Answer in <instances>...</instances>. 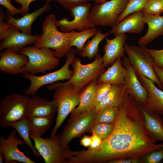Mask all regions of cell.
<instances>
[{"label":"cell","mask_w":163,"mask_h":163,"mask_svg":"<svg viewBox=\"0 0 163 163\" xmlns=\"http://www.w3.org/2000/svg\"><path fill=\"white\" fill-rule=\"evenodd\" d=\"M143 112L138 102L127 92L111 133L100 146L78 151L79 163H108L123 158L142 159L151 152L161 149L144 124Z\"/></svg>","instance_id":"obj_1"},{"label":"cell","mask_w":163,"mask_h":163,"mask_svg":"<svg viewBox=\"0 0 163 163\" xmlns=\"http://www.w3.org/2000/svg\"><path fill=\"white\" fill-rule=\"evenodd\" d=\"M56 18L53 14L48 15L42 26L43 34L35 42L34 46L38 48L46 47L54 50V56L61 58L71 50L72 40L77 34L75 30L63 32L59 30L56 25Z\"/></svg>","instance_id":"obj_2"},{"label":"cell","mask_w":163,"mask_h":163,"mask_svg":"<svg viewBox=\"0 0 163 163\" xmlns=\"http://www.w3.org/2000/svg\"><path fill=\"white\" fill-rule=\"evenodd\" d=\"M47 88L49 91H55L53 97L57 103V115L50 133L52 136L56 135L68 114L79 104L82 90H75L70 85H63L58 82L48 85Z\"/></svg>","instance_id":"obj_3"},{"label":"cell","mask_w":163,"mask_h":163,"mask_svg":"<svg viewBox=\"0 0 163 163\" xmlns=\"http://www.w3.org/2000/svg\"><path fill=\"white\" fill-rule=\"evenodd\" d=\"M30 98L24 94L11 93L0 103V126L7 128L29 117Z\"/></svg>","instance_id":"obj_4"},{"label":"cell","mask_w":163,"mask_h":163,"mask_svg":"<svg viewBox=\"0 0 163 163\" xmlns=\"http://www.w3.org/2000/svg\"><path fill=\"white\" fill-rule=\"evenodd\" d=\"M54 51L50 48H38L34 45L23 48L19 53L27 56L28 61L23 69L22 73L36 75L45 73L58 67L60 63L59 59L54 56Z\"/></svg>","instance_id":"obj_5"},{"label":"cell","mask_w":163,"mask_h":163,"mask_svg":"<svg viewBox=\"0 0 163 163\" xmlns=\"http://www.w3.org/2000/svg\"><path fill=\"white\" fill-rule=\"evenodd\" d=\"M73 73L71 78L63 85H70L74 90L81 91L88 83L97 79L106 70L103 64L102 56L98 54L91 62L82 63L80 59L75 58L72 62Z\"/></svg>","instance_id":"obj_6"},{"label":"cell","mask_w":163,"mask_h":163,"mask_svg":"<svg viewBox=\"0 0 163 163\" xmlns=\"http://www.w3.org/2000/svg\"><path fill=\"white\" fill-rule=\"evenodd\" d=\"M76 50L72 48L71 51L66 55L65 64L60 69L53 72L40 76L28 73L22 74L23 77L28 80L30 85L23 92V94L27 96H34L39 89L46 85H49L59 81L69 80L72 77L73 70H71L69 66L75 58Z\"/></svg>","instance_id":"obj_7"},{"label":"cell","mask_w":163,"mask_h":163,"mask_svg":"<svg viewBox=\"0 0 163 163\" xmlns=\"http://www.w3.org/2000/svg\"><path fill=\"white\" fill-rule=\"evenodd\" d=\"M34 146L46 163H66L72 155L69 146L62 145L60 135L44 139L40 136L29 135Z\"/></svg>","instance_id":"obj_8"},{"label":"cell","mask_w":163,"mask_h":163,"mask_svg":"<svg viewBox=\"0 0 163 163\" xmlns=\"http://www.w3.org/2000/svg\"><path fill=\"white\" fill-rule=\"evenodd\" d=\"M124 47L129 62L136 72L153 81L162 90L155 72L152 59L146 50V46L130 45L126 42Z\"/></svg>","instance_id":"obj_9"},{"label":"cell","mask_w":163,"mask_h":163,"mask_svg":"<svg viewBox=\"0 0 163 163\" xmlns=\"http://www.w3.org/2000/svg\"><path fill=\"white\" fill-rule=\"evenodd\" d=\"M97 111L94 108L70 117L60 135L61 143L67 147L73 139L91 130Z\"/></svg>","instance_id":"obj_10"},{"label":"cell","mask_w":163,"mask_h":163,"mask_svg":"<svg viewBox=\"0 0 163 163\" xmlns=\"http://www.w3.org/2000/svg\"><path fill=\"white\" fill-rule=\"evenodd\" d=\"M129 0H110L94 4L90 15L96 26L113 27L117 24L119 16L124 10Z\"/></svg>","instance_id":"obj_11"},{"label":"cell","mask_w":163,"mask_h":163,"mask_svg":"<svg viewBox=\"0 0 163 163\" xmlns=\"http://www.w3.org/2000/svg\"><path fill=\"white\" fill-rule=\"evenodd\" d=\"M91 4L87 2L72 7L68 10L74 19L69 20L64 18L56 20V25L60 31L69 32L75 30L81 31L96 26L91 18Z\"/></svg>","instance_id":"obj_12"},{"label":"cell","mask_w":163,"mask_h":163,"mask_svg":"<svg viewBox=\"0 0 163 163\" xmlns=\"http://www.w3.org/2000/svg\"><path fill=\"white\" fill-rule=\"evenodd\" d=\"M16 132L15 129L12 130L7 139L2 136H0V152L4 156L5 162L35 163L19 149L18 145L25 143L17 137Z\"/></svg>","instance_id":"obj_13"},{"label":"cell","mask_w":163,"mask_h":163,"mask_svg":"<svg viewBox=\"0 0 163 163\" xmlns=\"http://www.w3.org/2000/svg\"><path fill=\"white\" fill-rule=\"evenodd\" d=\"M136 72L148 92L145 101L142 104H139L140 106L152 115L163 116V91L157 87L153 81Z\"/></svg>","instance_id":"obj_14"},{"label":"cell","mask_w":163,"mask_h":163,"mask_svg":"<svg viewBox=\"0 0 163 163\" xmlns=\"http://www.w3.org/2000/svg\"><path fill=\"white\" fill-rule=\"evenodd\" d=\"M28 61L26 55L6 49L0 53V70L2 73L14 75L22 74L23 69Z\"/></svg>","instance_id":"obj_15"},{"label":"cell","mask_w":163,"mask_h":163,"mask_svg":"<svg viewBox=\"0 0 163 163\" xmlns=\"http://www.w3.org/2000/svg\"><path fill=\"white\" fill-rule=\"evenodd\" d=\"M123 58L122 64L127 71L124 83L127 91L141 104L145 101L148 92L140 82L128 57L125 56Z\"/></svg>","instance_id":"obj_16"},{"label":"cell","mask_w":163,"mask_h":163,"mask_svg":"<svg viewBox=\"0 0 163 163\" xmlns=\"http://www.w3.org/2000/svg\"><path fill=\"white\" fill-rule=\"evenodd\" d=\"M41 35H28L11 27L6 36L1 41L0 50L10 49L19 53L24 47L34 44Z\"/></svg>","instance_id":"obj_17"},{"label":"cell","mask_w":163,"mask_h":163,"mask_svg":"<svg viewBox=\"0 0 163 163\" xmlns=\"http://www.w3.org/2000/svg\"><path fill=\"white\" fill-rule=\"evenodd\" d=\"M106 43L103 47V64L105 68L111 65L119 57L123 58L125 52L124 44L127 39L125 34L116 35L112 39L105 38Z\"/></svg>","instance_id":"obj_18"},{"label":"cell","mask_w":163,"mask_h":163,"mask_svg":"<svg viewBox=\"0 0 163 163\" xmlns=\"http://www.w3.org/2000/svg\"><path fill=\"white\" fill-rule=\"evenodd\" d=\"M145 24L144 12L140 11L131 14L117 24L109 32L115 36L128 33L139 34L143 31Z\"/></svg>","instance_id":"obj_19"},{"label":"cell","mask_w":163,"mask_h":163,"mask_svg":"<svg viewBox=\"0 0 163 163\" xmlns=\"http://www.w3.org/2000/svg\"><path fill=\"white\" fill-rule=\"evenodd\" d=\"M50 9L49 2H46L42 7L31 13H27L23 17L18 18L14 17L8 12L7 13L6 22L11 27L27 34L31 35V26L34 22L44 13Z\"/></svg>","instance_id":"obj_20"},{"label":"cell","mask_w":163,"mask_h":163,"mask_svg":"<svg viewBox=\"0 0 163 163\" xmlns=\"http://www.w3.org/2000/svg\"><path fill=\"white\" fill-rule=\"evenodd\" d=\"M145 24L148 26L146 33L138 40L139 46L145 47L156 38L163 35V16L144 12Z\"/></svg>","instance_id":"obj_21"},{"label":"cell","mask_w":163,"mask_h":163,"mask_svg":"<svg viewBox=\"0 0 163 163\" xmlns=\"http://www.w3.org/2000/svg\"><path fill=\"white\" fill-rule=\"evenodd\" d=\"M97 84V79H95L82 89L79 104L70 113L71 117L94 108L96 104V92Z\"/></svg>","instance_id":"obj_22"},{"label":"cell","mask_w":163,"mask_h":163,"mask_svg":"<svg viewBox=\"0 0 163 163\" xmlns=\"http://www.w3.org/2000/svg\"><path fill=\"white\" fill-rule=\"evenodd\" d=\"M57 111V103L35 95L30 98L29 117H53Z\"/></svg>","instance_id":"obj_23"},{"label":"cell","mask_w":163,"mask_h":163,"mask_svg":"<svg viewBox=\"0 0 163 163\" xmlns=\"http://www.w3.org/2000/svg\"><path fill=\"white\" fill-rule=\"evenodd\" d=\"M126 74L127 71L123 66L121 58L119 57L100 76L97 81L112 85H123Z\"/></svg>","instance_id":"obj_24"},{"label":"cell","mask_w":163,"mask_h":163,"mask_svg":"<svg viewBox=\"0 0 163 163\" xmlns=\"http://www.w3.org/2000/svg\"><path fill=\"white\" fill-rule=\"evenodd\" d=\"M127 93L125 85H112L111 88L102 101L95 104L97 112L106 107L119 108L122 105Z\"/></svg>","instance_id":"obj_25"},{"label":"cell","mask_w":163,"mask_h":163,"mask_svg":"<svg viewBox=\"0 0 163 163\" xmlns=\"http://www.w3.org/2000/svg\"><path fill=\"white\" fill-rule=\"evenodd\" d=\"M140 107L144 115V124L150 135L156 141L163 142V119L160 116L152 115Z\"/></svg>","instance_id":"obj_26"},{"label":"cell","mask_w":163,"mask_h":163,"mask_svg":"<svg viewBox=\"0 0 163 163\" xmlns=\"http://www.w3.org/2000/svg\"><path fill=\"white\" fill-rule=\"evenodd\" d=\"M53 117H29L27 119L29 135L41 136L50 128Z\"/></svg>","instance_id":"obj_27"},{"label":"cell","mask_w":163,"mask_h":163,"mask_svg":"<svg viewBox=\"0 0 163 163\" xmlns=\"http://www.w3.org/2000/svg\"><path fill=\"white\" fill-rule=\"evenodd\" d=\"M110 34L109 32L103 33L101 30H98L95 35L85 45L78 54L83 58H88L89 60L94 58L98 54L99 44Z\"/></svg>","instance_id":"obj_28"},{"label":"cell","mask_w":163,"mask_h":163,"mask_svg":"<svg viewBox=\"0 0 163 163\" xmlns=\"http://www.w3.org/2000/svg\"><path fill=\"white\" fill-rule=\"evenodd\" d=\"M27 119L14 123L11 126L16 130L25 144L30 148L34 156L39 158L41 156L30 139Z\"/></svg>","instance_id":"obj_29"},{"label":"cell","mask_w":163,"mask_h":163,"mask_svg":"<svg viewBox=\"0 0 163 163\" xmlns=\"http://www.w3.org/2000/svg\"><path fill=\"white\" fill-rule=\"evenodd\" d=\"M98 29L95 27L90 28L78 32L77 34L72 40L71 46L76 48V53L78 54L82 50L86 41L91 37H94L97 33Z\"/></svg>","instance_id":"obj_30"},{"label":"cell","mask_w":163,"mask_h":163,"mask_svg":"<svg viewBox=\"0 0 163 163\" xmlns=\"http://www.w3.org/2000/svg\"><path fill=\"white\" fill-rule=\"evenodd\" d=\"M119 113V108L106 107L97 112L94 124L98 123H114Z\"/></svg>","instance_id":"obj_31"},{"label":"cell","mask_w":163,"mask_h":163,"mask_svg":"<svg viewBox=\"0 0 163 163\" xmlns=\"http://www.w3.org/2000/svg\"><path fill=\"white\" fill-rule=\"evenodd\" d=\"M149 0H129L124 10L119 16L117 24L125 18L132 13L142 11Z\"/></svg>","instance_id":"obj_32"},{"label":"cell","mask_w":163,"mask_h":163,"mask_svg":"<svg viewBox=\"0 0 163 163\" xmlns=\"http://www.w3.org/2000/svg\"><path fill=\"white\" fill-rule=\"evenodd\" d=\"M114 126V123H98L94 125L91 131L103 141L111 133Z\"/></svg>","instance_id":"obj_33"},{"label":"cell","mask_w":163,"mask_h":163,"mask_svg":"<svg viewBox=\"0 0 163 163\" xmlns=\"http://www.w3.org/2000/svg\"><path fill=\"white\" fill-rule=\"evenodd\" d=\"M142 11L149 14L160 15L163 11V0H149Z\"/></svg>","instance_id":"obj_34"},{"label":"cell","mask_w":163,"mask_h":163,"mask_svg":"<svg viewBox=\"0 0 163 163\" xmlns=\"http://www.w3.org/2000/svg\"><path fill=\"white\" fill-rule=\"evenodd\" d=\"M145 50L151 56L154 66L163 70V49L157 50L146 47Z\"/></svg>","instance_id":"obj_35"},{"label":"cell","mask_w":163,"mask_h":163,"mask_svg":"<svg viewBox=\"0 0 163 163\" xmlns=\"http://www.w3.org/2000/svg\"><path fill=\"white\" fill-rule=\"evenodd\" d=\"M112 85L106 83L98 82L96 92V104L101 102L109 92Z\"/></svg>","instance_id":"obj_36"},{"label":"cell","mask_w":163,"mask_h":163,"mask_svg":"<svg viewBox=\"0 0 163 163\" xmlns=\"http://www.w3.org/2000/svg\"><path fill=\"white\" fill-rule=\"evenodd\" d=\"M163 159V148L152 151L143 158V162L146 163H159Z\"/></svg>","instance_id":"obj_37"},{"label":"cell","mask_w":163,"mask_h":163,"mask_svg":"<svg viewBox=\"0 0 163 163\" xmlns=\"http://www.w3.org/2000/svg\"><path fill=\"white\" fill-rule=\"evenodd\" d=\"M5 13L2 9L0 11V40L1 41L7 35L11 27L6 22L4 21Z\"/></svg>","instance_id":"obj_38"},{"label":"cell","mask_w":163,"mask_h":163,"mask_svg":"<svg viewBox=\"0 0 163 163\" xmlns=\"http://www.w3.org/2000/svg\"><path fill=\"white\" fill-rule=\"evenodd\" d=\"M68 9L78 5L91 1V0H53Z\"/></svg>","instance_id":"obj_39"},{"label":"cell","mask_w":163,"mask_h":163,"mask_svg":"<svg viewBox=\"0 0 163 163\" xmlns=\"http://www.w3.org/2000/svg\"><path fill=\"white\" fill-rule=\"evenodd\" d=\"M37 0H15L14 1L21 5L20 8V14L24 16L29 11V6L32 2ZM49 3L52 2V0H44Z\"/></svg>","instance_id":"obj_40"},{"label":"cell","mask_w":163,"mask_h":163,"mask_svg":"<svg viewBox=\"0 0 163 163\" xmlns=\"http://www.w3.org/2000/svg\"><path fill=\"white\" fill-rule=\"evenodd\" d=\"M9 0H0V4L5 7L12 15L20 14V9H18L12 5Z\"/></svg>","instance_id":"obj_41"},{"label":"cell","mask_w":163,"mask_h":163,"mask_svg":"<svg viewBox=\"0 0 163 163\" xmlns=\"http://www.w3.org/2000/svg\"><path fill=\"white\" fill-rule=\"evenodd\" d=\"M92 142L90 146L87 150H92L96 149L99 147L102 142L101 139L94 133H92L91 136Z\"/></svg>","instance_id":"obj_42"},{"label":"cell","mask_w":163,"mask_h":163,"mask_svg":"<svg viewBox=\"0 0 163 163\" xmlns=\"http://www.w3.org/2000/svg\"><path fill=\"white\" fill-rule=\"evenodd\" d=\"M143 159L135 158H120L112 160L108 163H143Z\"/></svg>","instance_id":"obj_43"},{"label":"cell","mask_w":163,"mask_h":163,"mask_svg":"<svg viewBox=\"0 0 163 163\" xmlns=\"http://www.w3.org/2000/svg\"><path fill=\"white\" fill-rule=\"evenodd\" d=\"M92 142L91 136L84 135L80 141V144L85 147H88Z\"/></svg>","instance_id":"obj_44"},{"label":"cell","mask_w":163,"mask_h":163,"mask_svg":"<svg viewBox=\"0 0 163 163\" xmlns=\"http://www.w3.org/2000/svg\"><path fill=\"white\" fill-rule=\"evenodd\" d=\"M155 72L161 84L163 91V70L154 66Z\"/></svg>","instance_id":"obj_45"},{"label":"cell","mask_w":163,"mask_h":163,"mask_svg":"<svg viewBox=\"0 0 163 163\" xmlns=\"http://www.w3.org/2000/svg\"><path fill=\"white\" fill-rule=\"evenodd\" d=\"M108 0H91V1H93L95 4H99L103 3Z\"/></svg>","instance_id":"obj_46"},{"label":"cell","mask_w":163,"mask_h":163,"mask_svg":"<svg viewBox=\"0 0 163 163\" xmlns=\"http://www.w3.org/2000/svg\"><path fill=\"white\" fill-rule=\"evenodd\" d=\"M4 158L3 155L0 152V163H2L3 162V160Z\"/></svg>","instance_id":"obj_47"},{"label":"cell","mask_w":163,"mask_h":163,"mask_svg":"<svg viewBox=\"0 0 163 163\" xmlns=\"http://www.w3.org/2000/svg\"><path fill=\"white\" fill-rule=\"evenodd\" d=\"M158 145L160 148H163V142L161 143L158 144Z\"/></svg>","instance_id":"obj_48"},{"label":"cell","mask_w":163,"mask_h":163,"mask_svg":"<svg viewBox=\"0 0 163 163\" xmlns=\"http://www.w3.org/2000/svg\"><path fill=\"white\" fill-rule=\"evenodd\" d=\"M9 0V1H11V0ZM14 0V1L15 0Z\"/></svg>","instance_id":"obj_49"},{"label":"cell","mask_w":163,"mask_h":163,"mask_svg":"<svg viewBox=\"0 0 163 163\" xmlns=\"http://www.w3.org/2000/svg\"></svg>","instance_id":"obj_50"}]
</instances>
